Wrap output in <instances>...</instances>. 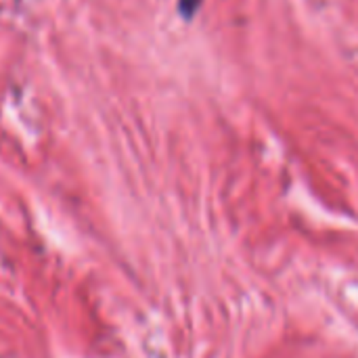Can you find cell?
<instances>
[{
    "label": "cell",
    "mask_w": 358,
    "mask_h": 358,
    "mask_svg": "<svg viewBox=\"0 0 358 358\" xmlns=\"http://www.w3.org/2000/svg\"><path fill=\"white\" fill-rule=\"evenodd\" d=\"M199 4H201V0H178V10L185 19H191L197 13Z\"/></svg>",
    "instance_id": "6da1fadb"
}]
</instances>
